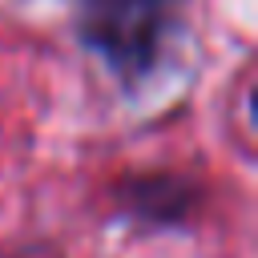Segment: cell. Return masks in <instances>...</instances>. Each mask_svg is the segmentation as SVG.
Here are the masks:
<instances>
[{
	"mask_svg": "<svg viewBox=\"0 0 258 258\" xmlns=\"http://www.w3.org/2000/svg\"><path fill=\"white\" fill-rule=\"evenodd\" d=\"M185 0H81V40L125 81L145 77L177 28Z\"/></svg>",
	"mask_w": 258,
	"mask_h": 258,
	"instance_id": "obj_1",
	"label": "cell"
}]
</instances>
